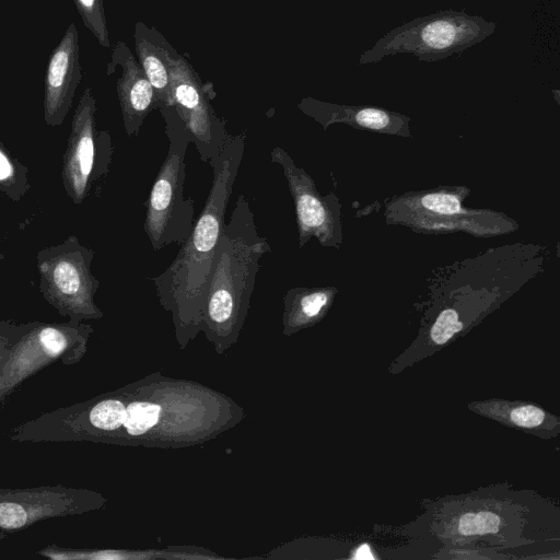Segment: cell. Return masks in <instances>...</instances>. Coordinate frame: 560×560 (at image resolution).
Segmentation results:
<instances>
[{"instance_id": "obj_14", "label": "cell", "mask_w": 560, "mask_h": 560, "mask_svg": "<svg viewBox=\"0 0 560 560\" xmlns=\"http://www.w3.org/2000/svg\"><path fill=\"white\" fill-rule=\"evenodd\" d=\"M135 48L138 62L154 89L158 110L172 103L171 57L174 47L155 28L143 22L135 26Z\"/></svg>"}, {"instance_id": "obj_11", "label": "cell", "mask_w": 560, "mask_h": 560, "mask_svg": "<svg viewBox=\"0 0 560 560\" xmlns=\"http://www.w3.org/2000/svg\"><path fill=\"white\" fill-rule=\"evenodd\" d=\"M117 67L121 68L116 89L124 127L129 137L137 136L148 115L158 109L156 95L130 48L121 40L113 48L106 73H114Z\"/></svg>"}, {"instance_id": "obj_16", "label": "cell", "mask_w": 560, "mask_h": 560, "mask_svg": "<svg viewBox=\"0 0 560 560\" xmlns=\"http://www.w3.org/2000/svg\"><path fill=\"white\" fill-rule=\"evenodd\" d=\"M329 300L324 290H306L293 288L284 296V303L290 320L299 324L316 318Z\"/></svg>"}, {"instance_id": "obj_23", "label": "cell", "mask_w": 560, "mask_h": 560, "mask_svg": "<svg viewBox=\"0 0 560 560\" xmlns=\"http://www.w3.org/2000/svg\"><path fill=\"white\" fill-rule=\"evenodd\" d=\"M434 558L441 559H492V558H506V556L482 553L480 550L465 549L458 547H450L441 549Z\"/></svg>"}, {"instance_id": "obj_7", "label": "cell", "mask_w": 560, "mask_h": 560, "mask_svg": "<svg viewBox=\"0 0 560 560\" xmlns=\"http://www.w3.org/2000/svg\"><path fill=\"white\" fill-rule=\"evenodd\" d=\"M91 260L92 253L77 242L74 247L62 245L39 257L42 291L72 323L102 316L93 300L100 283L91 272Z\"/></svg>"}, {"instance_id": "obj_6", "label": "cell", "mask_w": 560, "mask_h": 560, "mask_svg": "<svg viewBox=\"0 0 560 560\" xmlns=\"http://www.w3.org/2000/svg\"><path fill=\"white\" fill-rule=\"evenodd\" d=\"M171 107L184 121L200 160L211 166L228 138L225 120L211 105L215 92L175 49L171 57ZM167 107V106H166Z\"/></svg>"}, {"instance_id": "obj_20", "label": "cell", "mask_w": 560, "mask_h": 560, "mask_svg": "<svg viewBox=\"0 0 560 560\" xmlns=\"http://www.w3.org/2000/svg\"><path fill=\"white\" fill-rule=\"evenodd\" d=\"M354 121L370 129H382L390 122V116L382 109L364 107L353 114Z\"/></svg>"}, {"instance_id": "obj_5", "label": "cell", "mask_w": 560, "mask_h": 560, "mask_svg": "<svg viewBox=\"0 0 560 560\" xmlns=\"http://www.w3.org/2000/svg\"><path fill=\"white\" fill-rule=\"evenodd\" d=\"M90 327L81 323L22 325L0 370V407L26 380L59 362L78 363L86 351Z\"/></svg>"}, {"instance_id": "obj_1", "label": "cell", "mask_w": 560, "mask_h": 560, "mask_svg": "<svg viewBox=\"0 0 560 560\" xmlns=\"http://www.w3.org/2000/svg\"><path fill=\"white\" fill-rule=\"evenodd\" d=\"M245 135H228L211 164L213 178L205 207L171 265L152 278L160 302L179 315H199L212 272L225 212L242 163Z\"/></svg>"}, {"instance_id": "obj_13", "label": "cell", "mask_w": 560, "mask_h": 560, "mask_svg": "<svg viewBox=\"0 0 560 560\" xmlns=\"http://www.w3.org/2000/svg\"><path fill=\"white\" fill-rule=\"evenodd\" d=\"M468 408L482 417L538 438L551 439L560 433V418L533 402L493 398L471 401Z\"/></svg>"}, {"instance_id": "obj_3", "label": "cell", "mask_w": 560, "mask_h": 560, "mask_svg": "<svg viewBox=\"0 0 560 560\" xmlns=\"http://www.w3.org/2000/svg\"><path fill=\"white\" fill-rule=\"evenodd\" d=\"M497 24L465 10H441L416 18L383 35L358 59V65L382 61L389 56L413 55L419 61L435 62L480 44Z\"/></svg>"}, {"instance_id": "obj_15", "label": "cell", "mask_w": 560, "mask_h": 560, "mask_svg": "<svg viewBox=\"0 0 560 560\" xmlns=\"http://www.w3.org/2000/svg\"><path fill=\"white\" fill-rule=\"evenodd\" d=\"M506 525L505 516L495 512L494 508H467L458 512L456 518H451L444 525L445 532L440 535L454 538L500 535Z\"/></svg>"}, {"instance_id": "obj_4", "label": "cell", "mask_w": 560, "mask_h": 560, "mask_svg": "<svg viewBox=\"0 0 560 560\" xmlns=\"http://www.w3.org/2000/svg\"><path fill=\"white\" fill-rule=\"evenodd\" d=\"M159 112L165 122L168 150L145 202L143 224L154 250L184 243L195 223L194 200L184 196L185 156L190 136L173 107H162Z\"/></svg>"}, {"instance_id": "obj_8", "label": "cell", "mask_w": 560, "mask_h": 560, "mask_svg": "<svg viewBox=\"0 0 560 560\" xmlns=\"http://www.w3.org/2000/svg\"><path fill=\"white\" fill-rule=\"evenodd\" d=\"M95 494L63 485L0 489V530L14 532L40 521L93 509Z\"/></svg>"}, {"instance_id": "obj_17", "label": "cell", "mask_w": 560, "mask_h": 560, "mask_svg": "<svg viewBox=\"0 0 560 560\" xmlns=\"http://www.w3.org/2000/svg\"><path fill=\"white\" fill-rule=\"evenodd\" d=\"M84 26L92 32L98 44L110 47L109 32L103 0H72Z\"/></svg>"}, {"instance_id": "obj_24", "label": "cell", "mask_w": 560, "mask_h": 560, "mask_svg": "<svg viewBox=\"0 0 560 560\" xmlns=\"http://www.w3.org/2000/svg\"><path fill=\"white\" fill-rule=\"evenodd\" d=\"M14 166L8 154L0 148V183L8 182L14 176Z\"/></svg>"}, {"instance_id": "obj_21", "label": "cell", "mask_w": 560, "mask_h": 560, "mask_svg": "<svg viewBox=\"0 0 560 560\" xmlns=\"http://www.w3.org/2000/svg\"><path fill=\"white\" fill-rule=\"evenodd\" d=\"M422 205L434 212L453 214L460 210L459 200L452 195L431 194L422 198Z\"/></svg>"}, {"instance_id": "obj_19", "label": "cell", "mask_w": 560, "mask_h": 560, "mask_svg": "<svg viewBox=\"0 0 560 560\" xmlns=\"http://www.w3.org/2000/svg\"><path fill=\"white\" fill-rule=\"evenodd\" d=\"M463 328L464 324L458 319V314L455 310L448 308L441 312L430 328V343L424 352V358L429 355V350H433V347L439 348L445 345Z\"/></svg>"}, {"instance_id": "obj_12", "label": "cell", "mask_w": 560, "mask_h": 560, "mask_svg": "<svg viewBox=\"0 0 560 560\" xmlns=\"http://www.w3.org/2000/svg\"><path fill=\"white\" fill-rule=\"evenodd\" d=\"M270 159L271 162L282 167L289 190L293 197L300 246L312 234L322 236L327 223V209L314 191L310 177L295 165L289 153L280 147H275L271 150Z\"/></svg>"}, {"instance_id": "obj_9", "label": "cell", "mask_w": 560, "mask_h": 560, "mask_svg": "<svg viewBox=\"0 0 560 560\" xmlns=\"http://www.w3.org/2000/svg\"><path fill=\"white\" fill-rule=\"evenodd\" d=\"M95 112V98L91 88H86L72 118L62 167L63 185L75 203L85 198L95 172L96 144L101 135L96 133Z\"/></svg>"}, {"instance_id": "obj_2", "label": "cell", "mask_w": 560, "mask_h": 560, "mask_svg": "<svg viewBox=\"0 0 560 560\" xmlns=\"http://www.w3.org/2000/svg\"><path fill=\"white\" fill-rule=\"evenodd\" d=\"M269 252L267 238L256 228L250 202L242 194L217 245L203 304L212 325H225L247 308L259 261Z\"/></svg>"}, {"instance_id": "obj_10", "label": "cell", "mask_w": 560, "mask_h": 560, "mask_svg": "<svg viewBox=\"0 0 560 560\" xmlns=\"http://www.w3.org/2000/svg\"><path fill=\"white\" fill-rule=\"evenodd\" d=\"M79 34L72 22L51 51L44 79V118L47 125H60L71 107L81 81Z\"/></svg>"}, {"instance_id": "obj_25", "label": "cell", "mask_w": 560, "mask_h": 560, "mask_svg": "<svg viewBox=\"0 0 560 560\" xmlns=\"http://www.w3.org/2000/svg\"><path fill=\"white\" fill-rule=\"evenodd\" d=\"M370 548L369 546L364 545L360 548V552L357 551V553L354 555V558H374L373 555L370 553Z\"/></svg>"}, {"instance_id": "obj_18", "label": "cell", "mask_w": 560, "mask_h": 560, "mask_svg": "<svg viewBox=\"0 0 560 560\" xmlns=\"http://www.w3.org/2000/svg\"><path fill=\"white\" fill-rule=\"evenodd\" d=\"M161 407L151 402L135 401L126 407L124 427L131 435H140L159 420Z\"/></svg>"}, {"instance_id": "obj_22", "label": "cell", "mask_w": 560, "mask_h": 560, "mask_svg": "<svg viewBox=\"0 0 560 560\" xmlns=\"http://www.w3.org/2000/svg\"><path fill=\"white\" fill-rule=\"evenodd\" d=\"M22 329V325L0 323V370L9 357L10 349Z\"/></svg>"}]
</instances>
